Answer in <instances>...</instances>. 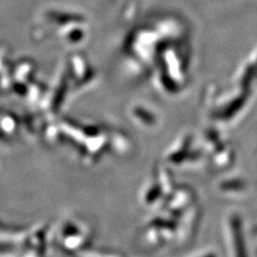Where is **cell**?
I'll return each mask as SVG.
<instances>
[{"instance_id": "12", "label": "cell", "mask_w": 257, "mask_h": 257, "mask_svg": "<svg viewBox=\"0 0 257 257\" xmlns=\"http://www.w3.org/2000/svg\"><path fill=\"white\" fill-rule=\"evenodd\" d=\"M251 242H252V246H253V251L257 255V225L252 229Z\"/></svg>"}, {"instance_id": "11", "label": "cell", "mask_w": 257, "mask_h": 257, "mask_svg": "<svg viewBox=\"0 0 257 257\" xmlns=\"http://www.w3.org/2000/svg\"><path fill=\"white\" fill-rule=\"evenodd\" d=\"M190 257H219V253L216 252V250H214V248L211 247V248H205V250L199 251Z\"/></svg>"}, {"instance_id": "7", "label": "cell", "mask_w": 257, "mask_h": 257, "mask_svg": "<svg viewBox=\"0 0 257 257\" xmlns=\"http://www.w3.org/2000/svg\"><path fill=\"white\" fill-rule=\"evenodd\" d=\"M166 197L161 190L155 176L149 179L141 191V203L147 209H156L160 205L165 204Z\"/></svg>"}, {"instance_id": "4", "label": "cell", "mask_w": 257, "mask_h": 257, "mask_svg": "<svg viewBox=\"0 0 257 257\" xmlns=\"http://www.w3.org/2000/svg\"><path fill=\"white\" fill-rule=\"evenodd\" d=\"M202 220V208L194 204L177 216L176 240L180 244H188L195 238Z\"/></svg>"}, {"instance_id": "6", "label": "cell", "mask_w": 257, "mask_h": 257, "mask_svg": "<svg viewBox=\"0 0 257 257\" xmlns=\"http://www.w3.org/2000/svg\"><path fill=\"white\" fill-rule=\"evenodd\" d=\"M196 203L195 191L188 186H180L174 189L172 194L165 200L166 211L178 216L184 210Z\"/></svg>"}, {"instance_id": "3", "label": "cell", "mask_w": 257, "mask_h": 257, "mask_svg": "<svg viewBox=\"0 0 257 257\" xmlns=\"http://www.w3.org/2000/svg\"><path fill=\"white\" fill-rule=\"evenodd\" d=\"M56 239L61 250L79 253L89 247L91 231L83 222L75 218H68L59 225Z\"/></svg>"}, {"instance_id": "10", "label": "cell", "mask_w": 257, "mask_h": 257, "mask_svg": "<svg viewBox=\"0 0 257 257\" xmlns=\"http://www.w3.org/2000/svg\"><path fill=\"white\" fill-rule=\"evenodd\" d=\"M79 257H122L120 254L105 251V250H91L90 247H87L86 250L78 253Z\"/></svg>"}, {"instance_id": "8", "label": "cell", "mask_w": 257, "mask_h": 257, "mask_svg": "<svg viewBox=\"0 0 257 257\" xmlns=\"http://www.w3.org/2000/svg\"><path fill=\"white\" fill-rule=\"evenodd\" d=\"M236 160L235 151L229 147L214 149L210 159V167L214 172H227L234 166Z\"/></svg>"}, {"instance_id": "2", "label": "cell", "mask_w": 257, "mask_h": 257, "mask_svg": "<svg viewBox=\"0 0 257 257\" xmlns=\"http://www.w3.org/2000/svg\"><path fill=\"white\" fill-rule=\"evenodd\" d=\"M177 216L168 211L150 216L144 225L143 240L149 247H160L176 239Z\"/></svg>"}, {"instance_id": "5", "label": "cell", "mask_w": 257, "mask_h": 257, "mask_svg": "<svg viewBox=\"0 0 257 257\" xmlns=\"http://www.w3.org/2000/svg\"><path fill=\"white\" fill-rule=\"evenodd\" d=\"M216 191L223 197L240 199L250 194L251 184L244 176L232 174L224 177L216 183Z\"/></svg>"}, {"instance_id": "1", "label": "cell", "mask_w": 257, "mask_h": 257, "mask_svg": "<svg viewBox=\"0 0 257 257\" xmlns=\"http://www.w3.org/2000/svg\"><path fill=\"white\" fill-rule=\"evenodd\" d=\"M223 236L228 257H248V237L242 213L228 210L222 222Z\"/></svg>"}, {"instance_id": "9", "label": "cell", "mask_w": 257, "mask_h": 257, "mask_svg": "<svg viewBox=\"0 0 257 257\" xmlns=\"http://www.w3.org/2000/svg\"><path fill=\"white\" fill-rule=\"evenodd\" d=\"M154 176L156 180L158 181L161 190H162L164 196L167 198L172 194V192L176 188V184L174 182V177L171 170L165 164H158L156 166Z\"/></svg>"}]
</instances>
